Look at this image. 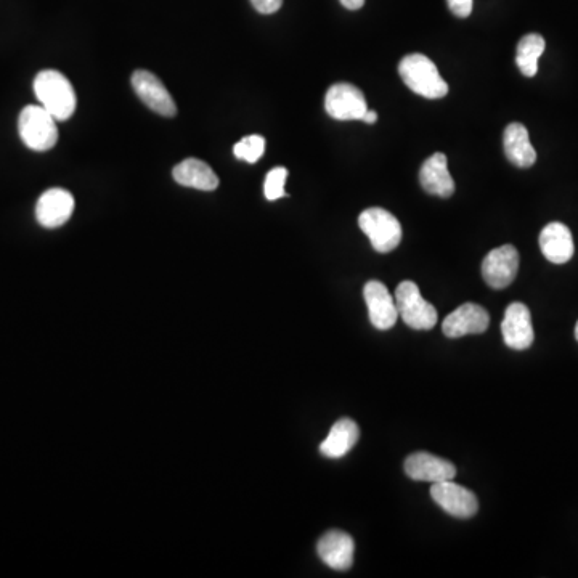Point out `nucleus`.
I'll list each match as a JSON object with an SVG mask.
<instances>
[{"label": "nucleus", "instance_id": "10", "mask_svg": "<svg viewBox=\"0 0 578 578\" xmlns=\"http://www.w3.org/2000/svg\"><path fill=\"white\" fill-rule=\"evenodd\" d=\"M132 87L135 94L142 100L150 110L155 113L172 118L177 114V105L174 98L169 94V90L164 87L163 82L156 78L150 71H135L132 74Z\"/></svg>", "mask_w": 578, "mask_h": 578}, {"label": "nucleus", "instance_id": "11", "mask_svg": "<svg viewBox=\"0 0 578 578\" xmlns=\"http://www.w3.org/2000/svg\"><path fill=\"white\" fill-rule=\"evenodd\" d=\"M363 298L367 302L371 325L375 326L376 330H391L399 318V310L386 285L381 281H368L363 288Z\"/></svg>", "mask_w": 578, "mask_h": 578}, {"label": "nucleus", "instance_id": "26", "mask_svg": "<svg viewBox=\"0 0 578 578\" xmlns=\"http://www.w3.org/2000/svg\"><path fill=\"white\" fill-rule=\"evenodd\" d=\"M341 4L347 10H360L365 5V0H341Z\"/></svg>", "mask_w": 578, "mask_h": 578}, {"label": "nucleus", "instance_id": "18", "mask_svg": "<svg viewBox=\"0 0 578 578\" xmlns=\"http://www.w3.org/2000/svg\"><path fill=\"white\" fill-rule=\"evenodd\" d=\"M503 148L509 163L521 169L534 166L537 161V151L532 147L529 131L521 123L509 124L503 134Z\"/></svg>", "mask_w": 578, "mask_h": 578}, {"label": "nucleus", "instance_id": "19", "mask_svg": "<svg viewBox=\"0 0 578 578\" xmlns=\"http://www.w3.org/2000/svg\"><path fill=\"white\" fill-rule=\"evenodd\" d=\"M172 176L182 187L196 188L203 192H212L219 187V177L216 172L212 171L209 164L196 158H188L177 164L172 171Z\"/></svg>", "mask_w": 578, "mask_h": 578}, {"label": "nucleus", "instance_id": "7", "mask_svg": "<svg viewBox=\"0 0 578 578\" xmlns=\"http://www.w3.org/2000/svg\"><path fill=\"white\" fill-rule=\"evenodd\" d=\"M432 500L450 516L469 519L479 511L476 495L452 481L436 482L431 487Z\"/></svg>", "mask_w": 578, "mask_h": 578}, {"label": "nucleus", "instance_id": "14", "mask_svg": "<svg viewBox=\"0 0 578 578\" xmlns=\"http://www.w3.org/2000/svg\"><path fill=\"white\" fill-rule=\"evenodd\" d=\"M405 473L412 481L436 484V482L453 481L456 468L453 463L440 456L418 452L405 460Z\"/></svg>", "mask_w": 578, "mask_h": 578}, {"label": "nucleus", "instance_id": "22", "mask_svg": "<svg viewBox=\"0 0 578 578\" xmlns=\"http://www.w3.org/2000/svg\"><path fill=\"white\" fill-rule=\"evenodd\" d=\"M265 151V139L261 135H248L233 147V153L238 159L254 164L262 158Z\"/></svg>", "mask_w": 578, "mask_h": 578}, {"label": "nucleus", "instance_id": "20", "mask_svg": "<svg viewBox=\"0 0 578 578\" xmlns=\"http://www.w3.org/2000/svg\"><path fill=\"white\" fill-rule=\"evenodd\" d=\"M360 428L351 418H341L331 428L330 434L320 445V452L326 458H342L351 452L354 445L359 442Z\"/></svg>", "mask_w": 578, "mask_h": 578}, {"label": "nucleus", "instance_id": "8", "mask_svg": "<svg viewBox=\"0 0 578 578\" xmlns=\"http://www.w3.org/2000/svg\"><path fill=\"white\" fill-rule=\"evenodd\" d=\"M517 270H519V253L511 245L493 249L482 262V277L493 289L508 288L516 280Z\"/></svg>", "mask_w": 578, "mask_h": 578}, {"label": "nucleus", "instance_id": "3", "mask_svg": "<svg viewBox=\"0 0 578 578\" xmlns=\"http://www.w3.org/2000/svg\"><path fill=\"white\" fill-rule=\"evenodd\" d=\"M44 106L28 105L23 108L18 119V131L26 147L34 151L52 150L58 142V129Z\"/></svg>", "mask_w": 578, "mask_h": 578}, {"label": "nucleus", "instance_id": "15", "mask_svg": "<svg viewBox=\"0 0 578 578\" xmlns=\"http://www.w3.org/2000/svg\"><path fill=\"white\" fill-rule=\"evenodd\" d=\"M318 556L334 570H349L354 564V538L341 530L326 532L317 546Z\"/></svg>", "mask_w": 578, "mask_h": 578}, {"label": "nucleus", "instance_id": "5", "mask_svg": "<svg viewBox=\"0 0 578 578\" xmlns=\"http://www.w3.org/2000/svg\"><path fill=\"white\" fill-rule=\"evenodd\" d=\"M359 227L371 246L381 254L391 253L402 241L399 219L383 208H368L360 214Z\"/></svg>", "mask_w": 578, "mask_h": 578}, {"label": "nucleus", "instance_id": "27", "mask_svg": "<svg viewBox=\"0 0 578 578\" xmlns=\"http://www.w3.org/2000/svg\"><path fill=\"white\" fill-rule=\"evenodd\" d=\"M362 121H365L367 124H375L376 121H378V113H376V111L368 110L367 113H365V116H363Z\"/></svg>", "mask_w": 578, "mask_h": 578}, {"label": "nucleus", "instance_id": "25", "mask_svg": "<svg viewBox=\"0 0 578 578\" xmlns=\"http://www.w3.org/2000/svg\"><path fill=\"white\" fill-rule=\"evenodd\" d=\"M251 4L262 15H272L281 9L283 0H251Z\"/></svg>", "mask_w": 578, "mask_h": 578}, {"label": "nucleus", "instance_id": "2", "mask_svg": "<svg viewBox=\"0 0 578 578\" xmlns=\"http://www.w3.org/2000/svg\"><path fill=\"white\" fill-rule=\"evenodd\" d=\"M400 78L408 89L429 100L444 98L448 94V84L440 76L431 58L421 53L403 57L399 65Z\"/></svg>", "mask_w": 578, "mask_h": 578}, {"label": "nucleus", "instance_id": "12", "mask_svg": "<svg viewBox=\"0 0 578 578\" xmlns=\"http://www.w3.org/2000/svg\"><path fill=\"white\" fill-rule=\"evenodd\" d=\"M490 325V315L484 307L473 302H466L463 306L453 310L442 323V331L450 339L461 338L466 334H481L487 331Z\"/></svg>", "mask_w": 578, "mask_h": 578}, {"label": "nucleus", "instance_id": "28", "mask_svg": "<svg viewBox=\"0 0 578 578\" xmlns=\"http://www.w3.org/2000/svg\"><path fill=\"white\" fill-rule=\"evenodd\" d=\"M575 338H577V341H578V322H577V326H575Z\"/></svg>", "mask_w": 578, "mask_h": 578}, {"label": "nucleus", "instance_id": "16", "mask_svg": "<svg viewBox=\"0 0 578 578\" xmlns=\"http://www.w3.org/2000/svg\"><path fill=\"white\" fill-rule=\"evenodd\" d=\"M540 249L553 264H566L574 256V238L569 227L561 222H551L540 233Z\"/></svg>", "mask_w": 578, "mask_h": 578}, {"label": "nucleus", "instance_id": "17", "mask_svg": "<svg viewBox=\"0 0 578 578\" xmlns=\"http://www.w3.org/2000/svg\"><path fill=\"white\" fill-rule=\"evenodd\" d=\"M420 182L423 190L440 198H450L455 193V182L448 171L447 156L444 153H436L424 161Z\"/></svg>", "mask_w": 578, "mask_h": 578}, {"label": "nucleus", "instance_id": "9", "mask_svg": "<svg viewBox=\"0 0 578 578\" xmlns=\"http://www.w3.org/2000/svg\"><path fill=\"white\" fill-rule=\"evenodd\" d=\"M506 346L514 351H526L534 344L535 334L529 307L522 302L509 304L501 323Z\"/></svg>", "mask_w": 578, "mask_h": 578}, {"label": "nucleus", "instance_id": "13", "mask_svg": "<svg viewBox=\"0 0 578 578\" xmlns=\"http://www.w3.org/2000/svg\"><path fill=\"white\" fill-rule=\"evenodd\" d=\"M74 198L65 188H50L36 204V219L42 227L58 228L73 216Z\"/></svg>", "mask_w": 578, "mask_h": 578}, {"label": "nucleus", "instance_id": "24", "mask_svg": "<svg viewBox=\"0 0 578 578\" xmlns=\"http://www.w3.org/2000/svg\"><path fill=\"white\" fill-rule=\"evenodd\" d=\"M448 9L458 18H468L473 13V0H447Z\"/></svg>", "mask_w": 578, "mask_h": 578}, {"label": "nucleus", "instance_id": "23", "mask_svg": "<svg viewBox=\"0 0 578 578\" xmlns=\"http://www.w3.org/2000/svg\"><path fill=\"white\" fill-rule=\"evenodd\" d=\"M288 179V169L285 167H273L265 177L264 193L269 201H277L286 195L285 184Z\"/></svg>", "mask_w": 578, "mask_h": 578}, {"label": "nucleus", "instance_id": "1", "mask_svg": "<svg viewBox=\"0 0 578 578\" xmlns=\"http://www.w3.org/2000/svg\"><path fill=\"white\" fill-rule=\"evenodd\" d=\"M37 100L57 121H66L73 116L78 105L74 87L65 74L55 70H45L34 79Z\"/></svg>", "mask_w": 578, "mask_h": 578}, {"label": "nucleus", "instance_id": "4", "mask_svg": "<svg viewBox=\"0 0 578 578\" xmlns=\"http://www.w3.org/2000/svg\"><path fill=\"white\" fill-rule=\"evenodd\" d=\"M395 306L399 317L412 330L428 331L437 325L439 314L431 302L421 296L420 288L413 281H402L395 289Z\"/></svg>", "mask_w": 578, "mask_h": 578}, {"label": "nucleus", "instance_id": "21", "mask_svg": "<svg viewBox=\"0 0 578 578\" xmlns=\"http://www.w3.org/2000/svg\"><path fill=\"white\" fill-rule=\"evenodd\" d=\"M545 39L540 34H527L517 44L516 63L527 78H534L538 71V58L545 52Z\"/></svg>", "mask_w": 578, "mask_h": 578}, {"label": "nucleus", "instance_id": "6", "mask_svg": "<svg viewBox=\"0 0 578 578\" xmlns=\"http://www.w3.org/2000/svg\"><path fill=\"white\" fill-rule=\"evenodd\" d=\"M325 110L338 121H360L368 111L367 98L359 87L339 82L326 92Z\"/></svg>", "mask_w": 578, "mask_h": 578}]
</instances>
